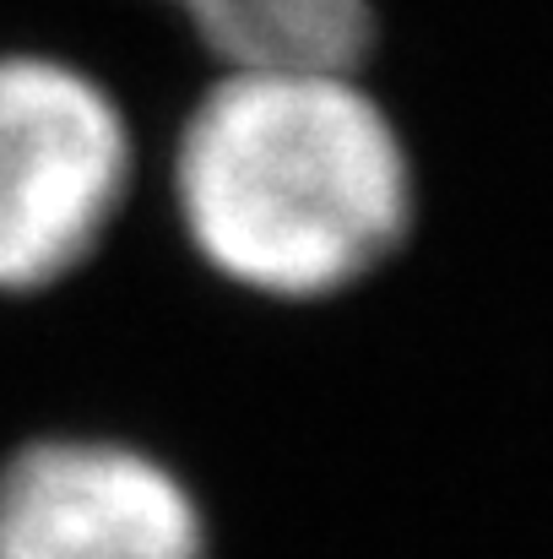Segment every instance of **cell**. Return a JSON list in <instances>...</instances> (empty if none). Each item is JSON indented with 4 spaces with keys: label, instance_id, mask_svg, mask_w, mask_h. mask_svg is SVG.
I'll return each mask as SVG.
<instances>
[{
    "label": "cell",
    "instance_id": "1",
    "mask_svg": "<svg viewBox=\"0 0 553 559\" xmlns=\"http://www.w3.org/2000/svg\"><path fill=\"white\" fill-rule=\"evenodd\" d=\"M169 206L223 288L315 310L407 250L418 158L364 66H223L175 131Z\"/></svg>",
    "mask_w": 553,
    "mask_h": 559
},
{
    "label": "cell",
    "instance_id": "2",
    "mask_svg": "<svg viewBox=\"0 0 553 559\" xmlns=\"http://www.w3.org/2000/svg\"><path fill=\"white\" fill-rule=\"evenodd\" d=\"M136 190L120 98L60 55H0V294L82 272Z\"/></svg>",
    "mask_w": 553,
    "mask_h": 559
},
{
    "label": "cell",
    "instance_id": "4",
    "mask_svg": "<svg viewBox=\"0 0 553 559\" xmlns=\"http://www.w3.org/2000/svg\"><path fill=\"white\" fill-rule=\"evenodd\" d=\"M180 11L212 71L223 66H369L374 0H164Z\"/></svg>",
    "mask_w": 553,
    "mask_h": 559
},
{
    "label": "cell",
    "instance_id": "3",
    "mask_svg": "<svg viewBox=\"0 0 553 559\" xmlns=\"http://www.w3.org/2000/svg\"><path fill=\"white\" fill-rule=\"evenodd\" d=\"M0 559H212V516L136 440L44 435L0 462Z\"/></svg>",
    "mask_w": 553,
    "mask_h": 559
}]
</instances>
